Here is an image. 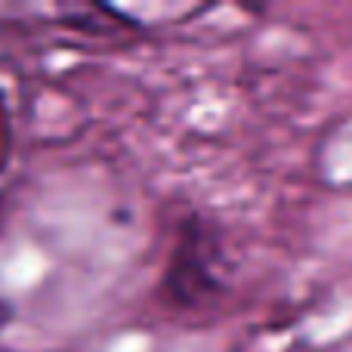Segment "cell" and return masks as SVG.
Returning a JSON list of instances; mask_svg holds the SVG:
<instances>
[{"instance_id":"obj_1","label":"cell","mask_w":352,"mask_h":352,"mask_svg":"<svg viewBox=\"0 0 352 352\" xmlns=\"http://www.w3.org/2000/svg\"><path fill=\"white\" fill-rule=\"evenodd\" d=\"M217 238L210 223L201 217H186L176 229L170 260L161 275V297L176 309H201L223 294V278L217 275Z\"/></svg>"},{"instance_id":"obj_2","label":"cell","mask_w":352,"mask_h":352,"mask_svg":"<svg viewBox=\"0 0 352 352\" xmlns=\"http://www.w3.org/2000/svg\"><path fill=\"white\" fill-rule=\"evenodd\" d=\"M10 152H12V121H10L6 93L0 90V170L10 164Z\"/></svg>"},{"instance_id":"obj_3","label":"cell","mask_w":352,"mask_h":352,"mask_svg":"<svg viewBox=\"0 0 352 352\" xmlns=\"http://www.w3.org/2000/svg\"><path fill=\"white\" fill-rule=\"evenodd\" d=\"M16 318V306L10 303L6 297H0V331L3 328H10V322Z\"/></svg>"}]
</instances>
